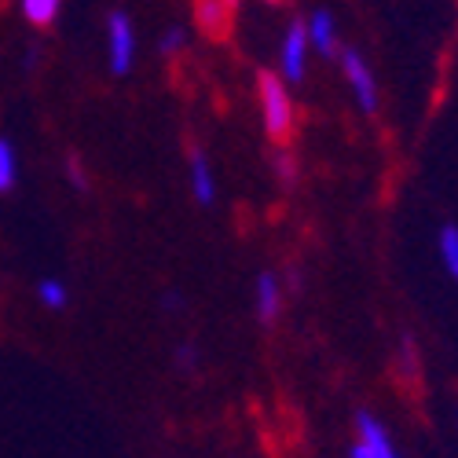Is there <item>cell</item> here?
Masks as SVG:
<instances>
[{
  "label": "cell",
  "mask_w": 458,
  "mask_h": 458,
  "mask_svg": "<svg viewBox=\"0 0 458 458\" xmlns=\"http://www.w3.org/2000/svg\"><path fill=\"white\" fill-rule=\"evenodd\" d=\"M400 370H403V377H418V349L411 337L400 341Z\"/></svg>",
  "instance_id": "9a60e30c"
},
{
  "label": "cell",
  "mask_w": 458,
  "mask_h": 458,
  "mask_svg": "<svg viewBox=\"0 0 458 458\" xmlns=\"http://www.w3.org/2000/svg\"><path fill=\"white\" fill-rule=\"evenodd\" d=\"M272 4H283V0H272Z\"/></svg>",
  "instance_id": "ffe728a7"
},
{
  "label": "cell",
  "mask_w": 458,
  "mask_h": 458,
  "mask_svg": "<svg viewBox=\"0 0 458 458\" xmlns=\"http://www.w3.org/2000/svg\"><path fill=\"white\" fill-rule=\"evenodd\" d=\"M15 187V147L8 140H0V191Z\"/></svg>",
  "instance_id": "7c38bea8"
},
{
  "label": "cell",
  "mask_w": 458,
  "mask_h": 458,
  "mask_svg": "<svg viewBox=\"0 0 458 458\" xmlns=\"http://www.w3.org/2000/svg\"><path fill=\"white\" fill-rule=\"evenodd\" d=\"M66 176H70V183L78 187V191H85V187H89V176H85V169H81V162H78V158H70Z\"/></svg>",
  "instance_id": "2e32d148"
},
{
  "label": "cell",
  "mask_w": 458,
  "mask_h": 458,
  "mask_svg": "<svg viewBox=\"0 0 458 458\" xmlns=\"http://www.w3.org/2000/svg\"><path fill=\"white\" fill-rule=\"evenodd\" d=\"M180 45H183V33H180V30H169V33L162 37V52H165V55H173Z\"/></svg>",
  "instance_id": "e0dca14e"
},
{
  "label": "cell",
  "mask_w": 458,
  "mask_h": 458,
  "mask_svg": "<svg viewBox=\"0 0 458 458\" xmlns=\"http://www.w3.org/2000/svg\"><path fill=\"white\" fill-rule=\"evenodd\" d=\"M195 360H199L195 349H191V345H180V363H183V367H195Z\"/></svg>",
  "instance_id": "ac0fdd59"
},
{
  "label": "cell",
  "mask_w": 458,
  "mask_h": 458,
  "mask_svg": "<svg viewBox=\"0 0 458 458\" xmlns=\"http://www.w3.org/2000/svg\"><path fill=\"white\" fill-rule=\"evenodd\" d=\"M356 429H360V437L352 444V458H400L393 440H389V433H386V426H381L374 414L363 411L356 418Z\"/></svg>",
  "instance_id": "3957f363"
},
{
  "label": "cell",
  "mask_w": 458,
  "mask_h": 458,
  "mask_svg": "<svg viewBox=\"0 0 458 458\" xmlns=\"http://www.w3.org/2000/svg\"><path fill=\"white\" fill-rule=\"evenodd\" d=\"M106 33H110V70L114 73H129L132 52H136V33H132L129 15L114 12L110 22H106Z\"/></svg>",
  "instance_id": "277c9868"
},
{
  "label": "cell",
  "mask_w": 458,
  "mask_h": 458,
  "mask_svg": "<svg viewBox=\"0 0 458 458\" xmlns=\"http://www.w3.org/2000/svg\"><path fill=\"white\" fill-rule=\"evenodd\" d=\"M224 8H227V12H235V8H239V0H224Z\"/></svg>",
  "instance_id": "d6986e66"
},
{
  "label": "cell",
  "mask_w": 458,
  "mask_h": 458,
  "mask_svg": "<svg viewBox=\"0 0 458 458\" xmlns=\"http://www.w3.org/2000/svg\"><path fill=\"white\" fill-rule=\"evenodd\" d=\"M22 15L30 19V26H52L59 15V0H22Z\"/></svg>",
  "instance_id": "30bf717a"
},
{
  "label": "cell",
  "mask_w": 458,
  "mask_h": 458,
  "mask_svg": "<svg viewBox=\"0 0 458 458\" xmlns=\"http://www.w3.org/2000/svg\"><path fill=\"white\" fill-rule=\"evenodd\" d=\"M304 55H309V33H304L301 22H293L283 41V78H290V81L304 78Z\"/></svg>",
  "instance_id": "5b68a950"
},
{
  "label": "cell",
  "mask_w": 458,
  "mask_h": 458,
  "mask_svg": "<svg viewBox=\"0 0 458 458\" xmlns=\"http://www.w3.org/2000/svg\"><path fill=\"white\" fill-rule=\"evenodd\" d=\"M191 180H195V199L202 206L213 202V173H209V162L202 150H191Z\"/></svg>",
  "instance_id": "9c48e42d"
},
{
  "label": "cell",
  "mask_w": 458,
  "mask_h": 458,
  "mask_svg": "<svg viewBox=\"0 0 458 458\" xmlns=\"http://www.w3.org/2000/svg\"><path fill=\"white\" fill-rule=\"evenodd\" d=\"M337 55H341V70H345V81L352 89V99L360 103L363 114H374L377 110V81H374L367 59L356 48H341Z\"/></svg>",
  "instance_id": "7a4b0ae2"
},
{
  "label": "cell",
  "mask_w": 458,
  "mask_h": 458,
  "mask_svg": "<svg viewBox=\"0 0 458 458\" xmlns=\"http://www.w3.org/2000/svg\"><path fill=\"white\" fill-rule=\"evenodd\" d=\"M279 309H283L279 283H276V276L264 272V276L257 279V316H260L264 323H272V319L279 316Z\"/></svg>",
  "instance_id": "ba28073f"
},
{
  "label": "cell",
  "mask_w": 458,
  "mask_h": 458,
  "mask_svg": "<svg viewBox=\"0 0 458 458\" xmlns=\"http://www.w3.org/2000/svg\"><path fill=\"white\" fill-rule=\"evenodd\" d=\"M440 260H444L447 276L458 283V227L454 224H447L440 232Z\"/></svg>",
  "instance_id": "8fae6325"
},
{
  "label": "cell",
  "mask_w": 458,
  "mask_h": 458,
  "mask_svg": "<svg viewBox=\"0 0 458 458\" xmlns=\"http://www.w3.org/2000/svg\"><path fill=\"white\" fill-rule=\"evenodd\" d=\"M276 176L283 180V187L297 183V162H293L290 150H279V155H276Z\"/></svg>",
  "instance_id": "5bb4252c"
},
{
  "label": "cell",
  "mask_w": 458,
  "mask_h": 458,
  "mask_svg": "<svg viewBox=\"0 0 458 458\" xmlns=\"http://www.w3.org/2000/svg\"><path fill=\"white\" fill-rule=\"evenodd\" d=\"M304 33H309V48H316L319 55H337V26L330 19V12H316L309 22H304Z\"/></svg>",
  "instance_id": "8992f818"
},
{
  "label": "cell",
  "mask_w": 458,
  "mask_h": 458,
  "mask_svg": "<svg viewBox=\"0 0 458 458\" xmlns=\"http://www.w3.org/2000/svg\"><path fill=\"white\" fill-rule=\"evenodd\" d=\"M195 15H199V26H202L206 37H213V41H224L227 37L232 12L224 8V0H195Z\"/></svg>",
  "instance_id": "52a82bcc"
},
{
  "label": "cell",
  "mask_w": 458,
  "mask_h": 458,
  "mask_svg": "<svg viewBox=\"0 0 458 458\" xmlns=\"http://www.w3.org/2000/svg\"><path fill=\"white\" fill-rule=\"evenodd\" d=\"M257 89H260V118H264V132H268L272 143H290L293 140V99L283 85L279 73L260 70L257 73Z\"/></svg>",
  "instance_id": "6da1fadb"
},
{
  "label": "cell",
  "mask_w": 458,
  "mask_h": 458,
  "mask_svg": "<svg viewBox=\"0 0 458 458\" xmlns=\"http://www.w3.org/2000/svg\"><path fill=\"white\" fill-rule=\"evenodd\" d=\"M37 297H41L48 309H63V304H66V286L55 283V279H45L41 286H37Z\"/></svg>",
  "instance_id": "4fadbf2b"
}]
</instances>
